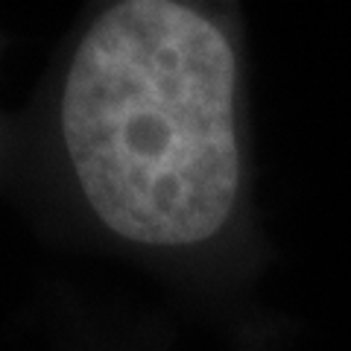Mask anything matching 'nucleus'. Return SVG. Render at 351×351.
Wrapping results in <instances>:
<instances>
[{"mask_svg":"<svg viewBox=\"0 0 351 351\" xmlns=\"http://www.w3.org/2000/svg\"><path fill=\"white\" fill-rule=\"evenodd\" d=\"M237 56L176 0H123L85 29L62 88V141L94 217L138 246L226 228L240 193Z\"/></svg>","mask_w":351,"mask_h":351,"instance_id":"nucleus-1","label":"nucleus"}]
</instances>
